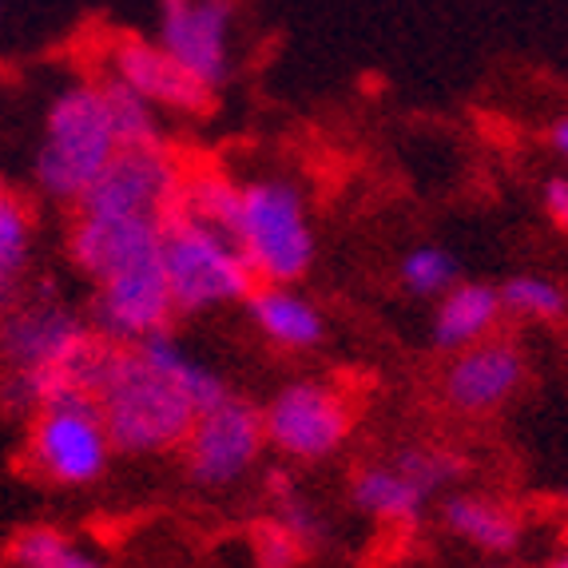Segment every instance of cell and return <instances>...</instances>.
Wrapping results in <instances>:
<instances>
[{"label": "cell", "mask_w": 568, "mask_h": 568, "mask_svg": "<svg viewBox=\"0 0 568 568\" xmlns=\"http://www.w3.org/2000/svg\"><path fill=\"white\" fill-rule=\"evenodd\" d=\"M140 346H143V354H148V358H152L155 366H160L163 374H168V378L175 382V386H180L200 409H207V406H215V402L227 398V386H223L211 369H203L200 362H191L171 338H163V331L140 338Z\"/></svg>", "instance_id": "e0dca14e"}, {"label": "cell", "mask_w": 568, "mask_h": 568, "mask_svg": "<svg viewBox=\"0 0 568 568\" xmlns=\"http://www.w3.org/2000/svg\"><path fill=\"white\" fill-rule=\"evenodd\" d=\"M501 314V291L481 283H462L442 298L434 323V342L442 351H465L477 338L489 334V326Z\"/></svg>", "instance_id": "5bb4252c"}, {"label": "cell", "mask_w": 568, "mask_h": 568, "mask_svg": "<svg viewBox=\"0 0 568 568\" xmlns=\"http://www.w3.org/2000/svg\"><path fill=\"white\" fill-rule=\"evenodd\" d=\"M235 246L266 283H294L306 275L314 258V239L306 227V211L291 183H246L239 195Z\"/></svg>", "instance_id": "5b68a950"}, {"label": "cell", "mask_w": 568, "mask_h": 568, "mask_svg": "<svg viewBox=\"0 0 568 568\" xmlns=\"http://www.w3.org/2000/svg\"><path fill=\"white\" fill-rule=\"evenodd\" d=\"M429 497L402 474L398 465H374V469H362L358 481H354V505L378 521L394 525H414L422 517V505Z\"/></svg>", "instance_id": "2e32d148"}, {"label": "cell", "mask_w": 568, "mask_h": 568, "mask_svg": "<svg viewBox=\"0 0 568 568\" xmlns=\"http://www.w3.org/2000/svg\"><path fill=\"white\" fill-rule=\"evenodd\" d=\"M29 258V211L17 195L0 191V298L12 291Z\"/></svg>", "instance_id": "ffe728a7"}, {"label": "cell", "mask_w": 568, "mask_h": 568, "mask_svg": "<svg viewBox=\"0 0 568 568\" xmlns=\"http://www.w3.org/2000/svg\"><path fill=\"white\" fill-rule=\"evenodd\" d=\"M180 175L160 148H120L80 195V215L160 219L180 200Z\"/></svg>", "instance_id": "52a82bcc"}, {"label": "cell", "mask_w": 568, "mask_h": 568, "mask_svg": "<svg viewBox=\"0 0 568 568\" xmlns=\"http://www.w3.org/2000/svg\"><path fill=\"white\" fill-rule=\"evenodd\" d=\"M552 148H557V152L568 160V115H565V120L552 123Z\"/></svg>", "instance_id": "484cf974"}, {"label": "cell", "mask_w": 568, "mask_h": 568, "mask_svg": "<svg viewBox=\"0 0 568 568\" xmlns=\"http://www.w3.org/2000/svg\"><path fill=\"white\" fill-rule=\"evenodd\" d=\"M501 306L525 314V318H540V323L560 318L568 311L565 291L549 278H513L509 286H501Z\"/></svg>", "instance_id": "44dd1931"}, {"label": "cell", "mask_w": 568, "mask_h": 568, "mask_svg": "<svg viewBox=\"0 0 568 568\" xmlns=\"http://www.w3.org/2000/svg\"><path fill=\"white\" fill-rule=\"evenodd\" d=\"M104 88V104L112 115V132L120 148H160V128H155L152 100L135 92L128 80H108Z\"/></svg>", "instance_id": "d6986e66"}, {"label": "cell", "mask_w": 568, "mask_h": 568, "mask_svg": "<svg viewBox=\"0 0 568 568\" xmlns=\"http://www.w3.org/2000/svg\"><path fill=\"white\" fill-rule=\"evenodd\" d=\"M120 152L112 132V115L104 104V88L77 84L52 100L44 123V148H40L37 180L48 195L77 203L108 160Z\"/></svg>", "instance_id": "277c9868"}, {"label": "cell", "mask_w": 568, "mask_h": 568, "mask_svg": "<svg viewBox=\"0 0 568 568\" xmlns=\"http://www.w3.org/2000/svg\"><path fill=\"white\" fill-rule=\"evenodd\" d=\"M37 474L57 485H88L104 474L112 437L92 394H64L37 409L29 437Z\"/></svg>", "instance_id": "8992f818"}, {"label": "cell", "mask_w": 568, "mask_h": 568, "mask_svg": "<svg viewBox=\"0 0 568 568\" xmlns=\"http://www.w3.org/2000/svg\"><path fill=\"white\" fill-rule=\"evenodd\" d=\"M351 406L342 402V394H334L331 386H318V382L286 386L263 414L266 442L283 449L286 457H298V462L331 457L351 434Z\"/></svg>", "instance_id": "9c48e42d"}, {"label": "cell", "mask_w": 568, "mask_h": 568, "mask_svg": "<svg viewBox=\"0 0 568 568\" xmlns=\"http://www.w3.org/2000/svg\"><path fill=\"white\" fill-rule=\"evenodd\" d=\"M521 354L513 346H505V342H474L446 369V398L449 406L465 409V414H481V409L501 406L513 389L521 386Z\"/></svg>", "instance_id": "7c38bea8"}, {"label": "cell", "mask_w": 568, "mask_h": 568, "mask_svg": "<svg viewBox=\"0 0 568 568\" xmlns=\"http://www.w3.org/2000/svg\"><path fill=\"white\" fill-rule=\"evenodd\" d=\"M557 565H565V568H568V549H565V552H560V560H557Z\"/></svg>", "instance_id": "4316f807"}, {"label": "cell", "mask_w": 568, "mask_h": 568, "mask_svg": "<svg viewBox=\"0 0 568 568\" xmlns=\"http://www.w3.org/2000/svg\"><path fill=\"white\" fill-rule=\"evenodd\" d=\"M9 565L24 568H92L95 557L77 549V540L68 532L52 529V525H32V529H20L4 549Z\"/></svg>", "instance_id": "ac0fdd59"}, {"label": "cell", "mask_w": 568, "mask_h": 568, "mask_svg": "<svg viewBox=\"0 0 568 568\" xmlns=\"http://www.w3.org/2000/svg\"><path fill=\"white\" fill-rule=\"evenodd\" d=\"M95 283H100L95 331L115 342H140L148 334H160L175 314L168 266H163L160 223L155 219L135 223Z\"/></svg>", "instance_id": "7a4b0ae2"}, {"label": "cell", "mask_w": 568, "mask_h": 568, "mask_svg": "<svg viewBox=\"0 0 568 568\" xmlns=\"http://www.w3.org/2000/svg\"><path fill=\"white\" fill-rule=\"evenodd\" d=\"M95 406L112 437V449L120 454H155L183 446L200 417V406L143 354L140 342L108 346L95 378Z\"/></svg>", "instance_id": "6da1fadb"}, {"label": "cell", "mask_w": 568, "mask_h": 568, "mask_svg": "<svg viewBox=\"0 0 568 568\" xmlns=\"http://www.w3.org/2000/svg\"><path fill=\"white\" fill-rule=\"evenodd\" d=\"M446 529L462 537L465 545L489 552V557H509L521 545V521L517 513L489 497H449L446 501Z\"/></svg>", "instance_id": "4fadbf2b"}, {"label": "cell", "mask_w": 568, "mask_h": 568, "mask_svg": "<svg viewBox=\"0 0 568 568\" xmlns=\"http://www.w3.org/2000/svg\"><path fill=\"white\" fill-rule=\"evenodd\" d=\"M263 442H266L263 414L227 394L215 406L200 409L187 442H183L191 481L207 485V489L239 481L255 465Z\"/></svg>", "instance_id": "ba28073f"}, {"label": "cell", "mask_w": 568, "mask_h": 568, "mask_svg": "<svg viewBox=\"0 0 568 568\" xmlns=\"http://www.w3.org/2000/svg\"><path fill=\"white\" fill-rule=\"evenodd\" d=\"M545 211L560 231H568V180L545 183Z\"/></svg>", "instance_id": "d4e9b609"}, {"label": "cell", "mask_w": 568, "mask_h": 568, "mask_svg": "<svg viewBox=\"0 0 568 568\" xmlns=\"http://www.w3.org/2000/svg\"><path fill=\"white\" fill-rule=\"evenodd\" d=\"M227 0H163L160 44L211 88L227 77Z\"/></svg>", "instance_id": "30bf717a"}, {"label": "cell", "mask_w": 568, "mask_h": 568, "mask_svg": "<svg viewBox=\"0 0 568 568\" xmlns=\"http://www.w3.org/2000/svg\"><path fill=\"white\" fill-rule=\"evenodd\" d=\"M454 278H457L454 258L446 251H437V246H422V251L406 255V263H402V283L414 294H442L454 286Z\"/></svg>", "instance_id": "603a6c76"}, {"label": "cell", "mask_w": 568, "mask_h": 568, "mask_svg": "<svg viewBox=\"0 0 568 568\" xmlns=\"http://www.w3.org/2000/svg\"><path fill=\"white\" fill-rule=\"evenodd\" d=\"M163 266L175 311H207L219 303H235L255 291V271L223 231L207 227L203 219L175 207L160 223Z\"/></svg>", "instance_id": "3957f363"}, {"label": "cell", "mask_w": 568, "mask_h": 568, "mask_svg": "<svg viewBox=\"0 0 568 568\" xmlns=\"http://www.w3.org/2000/svg\"><path fill=\"white\" fill-rule=\"evenodd\" d=\"M394 465H398L402 474L426 493V497L442 489L446 481H457V477L465 474V462L449 454V449H406Z\"/></svg>", "instance_id": "7402d4cb"}, {"label": "cell", "mask_w": 568, "mask_h": 568, "mask_svg": "<svg viewBox=\"0 0 568 568\" xmlns=\"http://www.w3.org/2000/svg\"><path fill=\"white\" fill-rule=\"evenodd\" d=\"M306 552V545L286 529L283 521H266L255 529V557L263 565H298Z\"/></svg>", "instance_id": "cb8c5ba5"}, {"label": "cell", "mask_w": 568, "mask_h": 568, "mask_svg": "<svg viewBox=\"0 0 568 568\" xmlns=\"http://www.w3.org/2000/svg\"><path fill=\"white\" fill-rule=\"evenodd\" d=\"M246 311H251V318H255L266 338H275L278 346H291V351H306V346L323 338L318 311L311 303H303L298 294L278 291V283L246 294Z\"/></svg>", "instance_id": "9a60e30c"}, {"label": "cell", "mask_w": 568, "mask_h": 568, "mask_svg": "<svg viewBox=\"0 0 568 568\" xmlns=\"http://www.w3.org/2000/svg\"><path fill=\"white\" fill-rule=\"evenodd\" d=\"M115 77L128 80L140 95H148L152 104L175 108V112H207L211 108V92L215 88L203 84L191 68H183L180 60L171 57L168 48H155L148 40H120L115 48Z\"/></svg>", "instance_id": "8fae6325"}]
</instances>
